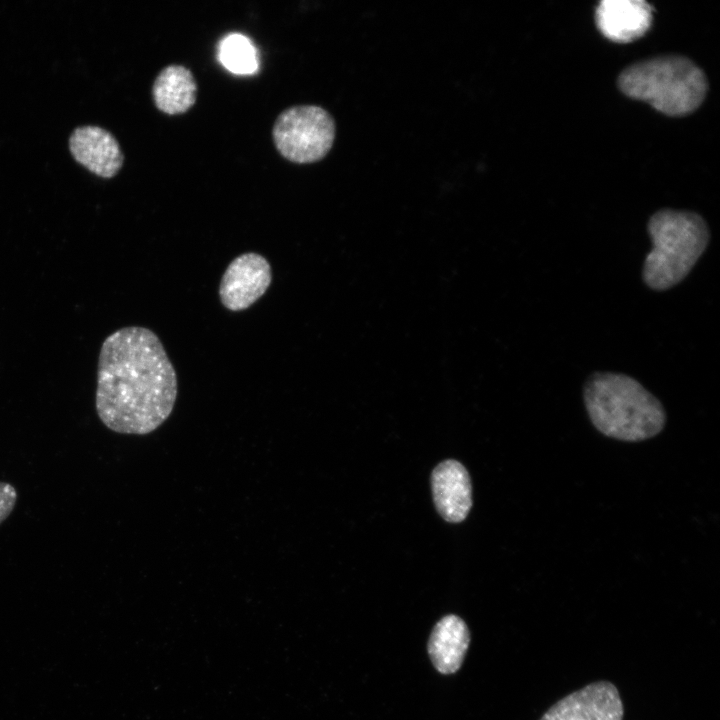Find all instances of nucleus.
<instances>
[{
  "mask_svg": "<svg viewBox=\"0 0 720 720\" xmlns=\"http://www.w3.org/2000/svg\"><path fill=\"white\" fill-rule=\"evenodd\" d=\"M176 397V371L152 330L129 326L106 337L98 357L95 408L108 429L149 434L168 419Z\"/></svg>",
  "mask_w": 720,
  "mask_h": 720,
  "instance_id": "f257e3e1",
  "label": "nucleus"
},
{
  "mask_svg": "<svg viewBox=\"0 0 720 720\" xmlns=\"http://www.w3.org/2000/svg\"><path fill=\"white\" fill-rule=\"evenodd\" d=\"M583 396L592 424L607 437L639 442L656 436L665 426L666 413L660 401L627 375L594 373Z\"/></svg>",
  "mask_w": 720,
  "mask_h": 720,
  "instance_id": "f03ea898",
  "label": "nucleus"
},
{
  "mask_svg": "<svg viewBox=\"0 0 720 720\" xmlns=\"http://www.w3.org/2000/svg\"><path fill=\"white\" fill-rule=\"evenodd\" d=\"M648 232L652 249L645 258L642 277L657 291L682 281L710 239L704 219L690 211L660 210L649 219Z\"/></svg>",
  "mask_w": 720,
  "mask_h": 720,
  "instance_id": "7ed1b4c3",
  "label": "nucleus"
},
{
  "mask_svg": "<svg viewBox=\"0 0 720 720\" xmlns=\"http://www.w3.org/2000/svg\"><path fill=\"white\" fill-rule=\"evenodd\" d=\"M620 90L669 116H683L697 109L705 98L703 71L682 56H661L635 63L618 77Z\"/></svg>",
  "mask_w": 720,
  "mask_h": 720,
  "instance_id": "20e7f679",
  "label": "nucleus"
},
{
  "mask_svg": "<svg viewBox=\"0 0 720 720\" xmlns=\"http://www.w3.org/2000/svg\"><path fill=\"white\" fill-rule=\"evenodd\" d=\"M335 122L322 107L297 105L283 110L272 128L277 151L296 164H310L322 160L331 150L335 139Z\"/></svg>",
  "mask_w": 720,
  "mask_h": 720,
  "instance_id": "39448f33",
  "label": "nucleus"
},
{
  "mask_svg": "<svg viewBox=\"0 0 720 720\" xmlns=\"http://www.w3.org/2000/svg\"><path fill=\"white\" fill-rule=\"evenodd\" d=\"M272 282L269 261L255 252L243 253L234 258L224 271L219 297L230 311H242L261 298Z\"/></svg>",
  "mask_w": 720,
  "mask_h": 720,
  "instance_id": "423d86ee",
  "label": "nucleus"
},
{
  "mask_svg": "<svg viewBox=\"0 0 720 720\" xmlns=\"http://www.w3.org/2000/svg\"><path fill=\"white\" fill-rule=\"evenodd\" d=\"M624 708L617 687L596 681L553 704L540 720H623Z\"/></svg>",
  "mask_w": 720,
  "mask_h": 720,
  "instance_id": "0eeeda50",
  "label": "nucleus"
},
{
  "mask_svg": "<svg viewBox=\"0 0 720 720\" xmlns=\"http://www.w3.org/2000/svg\"><path fill=\"white\" fill-rule=\"evenodd\" d=\"M69 149L79 164L103 178L114 177L124 162L114 135L95 125L77 127L70 135Z\"/></svg>",
  "mask_w": 720,
  "mask_h": 720,
  "instance_id": "6e6552de",
  "label": "nucleus"
},
{
  "mask_svg": "<svg viewBox=\"0 0 720 720\" xmlns=\"http://www.w3.org/2000/svg\"><path fill=\"white\" fill-rule=\"evenodd\" d=\"M595 20L606 38L626 43L648 31L652 22V7L642 0H604L596 8Z\"/></svg>",
  "mask_w": 720,
  "mask_h": 720,
  "instance_id": "1a4fd4ad",
  "label": "nucleus"
},
{
  "mask_svg": "<svg viewBox=\"0 0 720 720\" xmlns=\"http://www.w3.org/2000/svg\"><path fill=\"white\" fill-rule=\"evenodd\" d=\"M431 484L441 516L452 523L463 521L472 506L471 482L465 467L455 460L443 461L433 470Z\"/></svg>",
  "mask_w": 720,
  "mask_h": 720,
  "instance_id": "9d476101",
  "label": "nucleus"
},
{
  "mask_svg": "<svg viewBox=\"0 0 720 720\" xmlns=\"http://www.w3.org/2000/svg\"><path fill=\"white\" fill-rule=\"evenodd\" d=\"M470 644V631L457 615L442 617L433 627L427 652L434 668L441 674L456 673L464 661Z\"/></svg>",
  "mask_w": 720,
  "mask_h": 720,
  "instance_id": "9b49d317",
  "label": "nucleus"
},
{
  "mask_svg": "<svg viewBox=\"0 0 720 720\" xmlns=\"http://www.w3.org/2000/svg\"><path fill=\"white\" fill-rule=\"evenodd\" d=\"M152 97L157 109L165 114L186 113L197 99V83L193 73L183 65L164 67L153 82Z\"/></svg>",
  "mask_w": 720,
  "mask_h": 720,
  "instance_id": "f8f14e48",
  "label": "nucleus"
},
{
  "mask_svg": "<svg viewBox=\"0 0 720 720\" xmlns=\"http://www.w3.org/2000/svg\"><path fill=\"white\" fill-rule=\"evenodd\" d=\"M219 60L229 71L236 74H252L257 70L256 50L243 35L231 34L219 46Z\"/></svg>",
  "mask_w": 720,
  "mask_h": 720,
  "instance_id": "ddd939ff",
  "label": "nucleus"
},
{
  "mask_svg": "<svg viewBox=\"0 0 720 720\" xmlns=\"http://www.w3.org/2000/svg\"><path fill=\"white\" fill-rule=\"evenodd\" d=\"M18 493L11 483L0 481V525L9 517L15 508Z\"/></svg>",
  "mask_w": 720,
  "mask_h": 720,
  "instance_id": "4468645a",
  "label": "nucleus"
}]
</instances>
